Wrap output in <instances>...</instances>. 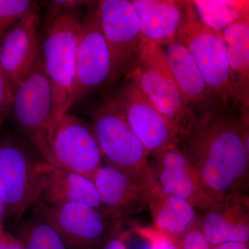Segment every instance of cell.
Listing matches in <instances>:
<instances>
[{
  "instance_id": "1",
  "label": "cell",
  "mask_w": 249,
  "mask_h": 249,
  "mask_svg": "<svg viewBox=\"0 0 249 249\" xmlns=\"http://www.w3.org/2000/svg\"><path fill=\"white\" fill-rule=\"evenodd\" d=\"M193 112L178 149L216 199L248 196L249 109L218 103Z\"/></svg>"
},
{
  "instance_id": "2",
  "label": "cell",
  "mask_w": 249,
  "mask_h": 249,
  "mask_svg": "<svg viewBox=\"0 0 249 249\" xmlns=\"http://www.w3.org/2000/svg\"><path fill=\"white\" fill-rule=\"evenodd\" d=\"M82 23L76 13L67 11L51 20L46 30L42 58L53 95V127L75 103L76 48Z\"/></svg>"
},
{
  "instance_id": "3",
  "label": "cell",
  "mask_w": 249,
  "mask_h": 249,
  "mask_svg": "<svg viewBox=\"0 0 249 249\" xmlns=\"http://www.w3.org/2000/svg\"><path fill=\"white\" fill-rule=\"evenodd\" d=\"M91 129L103 162L130 177L143 188L146 195L158 185L150 168L148 152L112 99L98 109Z\"/></svg>"
},
{
  "instance_id": "4",
  "label": "cell",
  "mask_w": 249,
  "mask_h": 249,
  "mask_svg": "<svg viewBox=\"0 0 249 249\" xmlns=\"http://www.w3.org/2000/svg\"><path fill=\"white\" fill-rule=\"evenodd\" d=\"M177 40L193 55L210 91L218 102L224 106L241 108L232 89L227 47L222 33L206 27L199 20L190 1H183L182 22Z\"/></svg>"
},
{
  "instance_id": "5",
  "label": "cell",
  "mask_w": 249,
  "mask_h": 249,
  "mask_svg": "<svg viewBox=\"0 0 249 249\" xmlns=\"http://www.w3.org/2000/svg\"><path fill=\"white\" fill-rule=\"evenodd\" d=\"M41 160L0 131V194L6 206V219L14 226L39 200Z\"/></svg>"
},
{
  "instance_id": "6",
  "label": "cell",
  "mask_w": 249,
  "mask_h": 249,
  "mask_svg": "<svg viewBox=\"0 0 249 249\" xmlns=\"http://www.w3.org/2000/svg\"><path fill=\"white\" fill-rule=\"evenodd\" d=\"M40 156L55 168L91 181L104 163L91 127L69 113L51 129Z\"/></svg>"
},
{
  "instance_id": "7",
  "label": "cell",
  "mask_w": 249,
  "mask_h": 249,
  "mask_svg": "<svg viewBox=\"0 0 249 249\" xmlns=\"http://www.w3.org/2000/svg\"><path fill=\"white\" fill-rule=\"evenodd\" d=\"M112 100L149 155L178 145L179 127L155 107L132 71L124 77Z\"/></svg>"
},
{
  "instance_id": "8",
  "label": "cell",
  "mask_w": 249,
  "mask_h": 249,
  "mask_svg": "<svg viewBox=\"0 0 249 249\" xmlns=\"http://www.w3.org/2000/svg\"><path fill=\"white\" fill-rule=\"evenodd\" d=\"M34 208V214L52 226L71 249L103 247L120 225V221L83 203L51 206L37 201Z\"/></svg>"
},
{
  "instance_id": "9",
  "label": "cell",
  "mask_w": 249,
  "mask_h": 249,
  "mask_svg": "<svg viewBox=\"0 0 249 249\" xmlns=\"http://www.w3.org/2000/svg\"><path fill=\"white\" fill-rule=\"evenodd\" d=\"M131 71L158 110L181 129L194 112L183 101L163 47L142 40Z\"/></svg>"
},
{
  "instance_id": "10",
  "label": "cell",
  "mask_w": 249,
  "mask_h": 249,
  "mask_svg": "<svg viewBox=\"0 0 249 249\" xmlns=\"http://www.w3.org/2000/svg\"><path fill=\"white\" fill-rule=\"evenodd\" d=\"M10 116L40 155L53 124V95L42 55L14 91Z\"/></svg>"
},
{
  "instance_id": "11",
  "label": "cell",
  "mask_w": 249,
  "mask_h": 249,
  "mask_svg": "<svg viewBox=\"0 0 249 249\" xmlns=\"http://www.w3.org/2000/svg\"><path fill=\"white\" fill-rule=\"evenodd\" d=\"M97 10L110 55L111 78L118 79L132 70L142 43L138 16L128 0H103Z\"/></svg>"
},
{
  "instance_id": "12",
  "label": "cell",
  "mask_w": 249,
  "mask_h": 249,
  "mask_svg": "<svg viewBox=\"0 0 249 249\" xmlns=\"http://www.w3.org/2000/svg\"><path fill=\"white\" fill-rule=\"evenodd\" d=\"M149 162L160 188L188 201L198 212L217 200L178 145L150 156Z\"/></svg>"
},
{
  "instance_id": "13",
  "label": "cell",
  "mask_w": 249,
  "mask_h": 249,
  "mask_svg": "<svg viewBox=\"0 0 249 249\" xmlns=\"http://www.w3.org/2000/svg\"><path fill=\"white\" fill-rule=\"evenodd\" d=\"M111 76L110 55L96 9L83 20L77 44L75 103Z\"/></svg>"
},
{
  "instance_id": "14",
  "label": "cell",
  "mask_w": 249,
  "mask_h": 249,
  "mask_svg": "<svg viewBox=\"0 0 249 249\" xmlns=\"http://www.w3.org/2000/svg\"><path fill=\"white\" fill-rule=\"evenodd\" d=\"M103 206V213L121 221L148 209L143 188L130 177L112 165L103 163L92 179Z\"/></svg>"
},
{
  "instance_id": "15",
  "label": "cell",
  "mask_w": 249,
  "mask_h": 249,
  "mask_svg": "<svg viewBox=\"0 0 249 249\" xmlns=\"http://www.w3.org/2000/svg\"><path fill=\"white\" fill-rule=\"evenodd\" d=\"M38 18L32 11L0 38V67L14 91L34 68L40 54Z\"/></svg>"
},
{
  "instance_id": "16",
  "label": "cell",
  "mask_w": 249,
  "mask_h": 249,
  "mask_svg": "<svg viewBox=\"0 0 249 249\" xmlns=\"http://www.w3.org/2000/svg\"><path fill=\"white\" fill-rule=\"evenodd\" d=\"M249 196L217 199L199 212V227L212 246L227 242L249 243Z\"/></svg>"
},
{
  "instance_id": "17",
  "label": "cell",
  "mask_w": 249,
  "mask_h": 249,
  "mask_svg": "<svg viewBox=\"0 0 249 249\" xmlns=\"http://www.w3.org/2000/svg\"><path fill=\"white\" fill-rule=\"evenodd\" d=\"M39 200L51 205L83 203L103 213V206L94 183L79 174L65 171L42 159Z\"/></svg>"
},
{
  "instance_id": "18",
  "label": "cell",
  "mask_w": 249,
  "mask_h": 249,
  "mask_svg": "<svg viewBox=\"0 0 249 249\" xmlns=\"http://www.w3.org/2000/svg\"><path fill=\"white\" fill-rule=\"evenodd\" d=\"M163 48L183 101L192 111L219 103L210 91L193 55L181 42L173 41Z\"/></svg>"
},
{
  "instance_id": "19",
  "label": "cell",
  "mask_w": 249,
  "mask_h": 249,
  "mask_svg": "<svg viewBox=\"0 0 249 249\" xmlns=\"http://www.w3.org/2000/svg\"><path fill=\"white\" fill-rule=\"evenodd\" d=\"M142 40L160 47L177 40L182 22L183 1L133 0Z\"/></svg>"
},
{
  "instance_id": "20",
  "label": "cell",
  "mask_w": 249,
  "mask_h": 249,
  "mask_svg": "<svg viewBox=\"0 0 249 249\" xmlns=\"http://www.w3.org/2000/svg\"><path fill=\"white\" fill-rule=\"evenodd\" d=\"M154 229L178 242L199 224L198 211L188 201L165 193L160 186L147 193Z\"/></svg>"
},
{
  "instance_id": "21",
  "label": "cell",
  "mask_w": 249,
  "mask_h": 249,
  "mask_svg": "<svg viewBox=\"0 0 249 249\" xmlns=\"http://www.w3.org/2000/svg\"><path fill=\"white\" fill-rule=\"evenodd\" d=\"M222 33L236 101L242 109H249V14L242 16Z\"/></svg>"
},
{
  "instance_id": "22",
  "label": "cell",
  "mask_w": 249,
  "mask_h": 249,
  "mask_svg": "<svg viewBox=\"0 0 249 249\" xmlns=\"http://www.w3.org/2000/svg\"><path fill=\"white\" fill-rule=\"evenodd\" d=\"M190 2L199 20L219 32L249 14L248 0H194Z\"/></svg>"
},
{
  "instance_id": "23",
  "label": "cell",
  "mask_w": 249,
  "mask_h": 249,
  "mask_svg": "<svg viewBox=\"0 0 249 249\" xmlns=\"http://www.w3.org/2000/svg\"><path fill=\"white\" fill-rule=\"evenodd\" d=\"M14 235L23 249H71L52 226L35 214L21 220Z\"/></svg>"
},
{
  "instance_id": "24",
  "label": "cell",
  "mask_w": 249,
  "mask_h": 249,
  "mask_svg": "<svg viewBox=\"0 0 249 249\" xmlns=\"http://www.w3.org/2000/svg\"><path fill=\"white\" fill-rule=\"evenodd\" d=\"M29 0H0V38L33 9Z\"/></svg>"
},
{
  "instance_id": "25",
  "label": "cell",
  "mask_w": 249,
  "mask_h": 249,
  "mask_svg": "<svg viewBox=\"0 0 249 249\" xmlns=\"http://www.w3.org/2000/svg\"><path fill=\"white\" fill-rule=\"evenodd\" d=\"M14 90L0 67V131L11 114Z\"/></svg>"
},
{
  "instance_id": "26",
  "label": "cell",
  "mask_w": 249,
  "mask_h": 249,
  "mask_svg": "<svg viewBox=\"0 0 249 249\" xmlns=\"http://www.w3.org/2000/svg\"><path fill=\"white\" fill-rule=\"evenodd\" d=\"M212 245L206 239L199 224L188 231L178 242V249H211Z\"/></svg>"
},
{
  "instance_id": "27",
  "label": "cell",
  "mask_w": 249,
  "mask_h": 249,
  "mask_svg": "<svg viewBox=\"0 0 249 249\" xmlns=\"http://www.w3.org/2000/svg\"><path fill=\"white\" fill-rule=\"evenodd\" d=\"M145 230L151 242L150 249H178V242L168 236L160 233L155 229L145 228Z\"/></svg>"
},
{
  "instance_id": "28",
  "label": "cell",
  "mask_w": 249,
  "mask_h": 249,
  "mask_svg": "<svg viewBox=\"0 0 249 249\" xmlns=\"http://www.w3.org/2000/svg\"><path fill=\"white\" fill-rule=\"evenodd\" d=\"M0 249H23L20 242L11 232L0 227Z\"/></svg>"
},
{
  "instance_id": "29",
  "label": "cell",
  "mask_w": 249,
  "mask_h": 249,
  "mask_svg": "<svg viewBox=\"0 0 249 249\" xmlns=\"http://www.w3.org/2000/svg\"><path fill=\"white\" fill-rule=\"evenodd\" d=\"M211 249H249V243L242 242H227L220 245L212 246Z\"/></svg>"
},
{
  "instance_id": "30",
  "label": "cell",
  "mask_w": 249,
  "mask_h": 249,
  "mask_svg": "<svg viewBox=\"0 0 249 249\" xmlns=\"http://www.w3.org/2000/svg\"><path fill=\"white\" fill-rule=\"evenodd\" d=\"M102 249H126L119 237H111L103 245Z\"/></svg>"
},
{
  "instance_id": "31",
  "label": "cell",
  "mask_w": 249,
  "mask_h": 249,
  "mask_svg": "<svg viewBox=\"0 0 249 249\" xmlns=\"http://www.w3.org/2000/svg\"><path fill=\"white\" fill-rule=\"evenodd\" d=\"M6 218V209L2 196L0 194V227L4 226V221Z\"/></svg>"
}]
</instances>
